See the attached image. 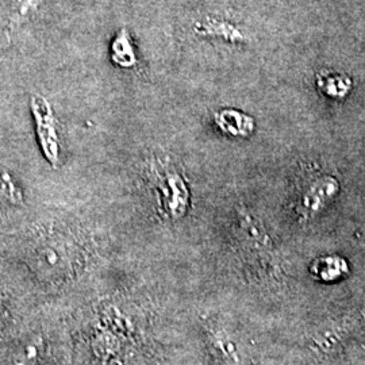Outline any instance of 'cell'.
Instances as JSON below:
<instances>
[{"mask_svg":"<svg viewBox=\"0 0 365 365\" xmlns=\"http://www.w3.org/2000/svg\"><path fill=\"white\" fill-rule=\"evenodd\" d=\"M111 58L120 68H133L137 64V56L131 42L130 33L126 27L118 31L111 43Z\"/></svg>","mask_w":365,"mask_h":365,"instance_id":"obj_8","label":"cell"},{"mask_svg":"<svg viewBox=\"0 0 365 365\" xmlns=\"http://www.w3.org/2000/svg\"><path fill=\"white\" fill-rule=\"evenodd\" d=\"M39 1H41V0H25L24 4H22V7H21L19 16H21V18H25L30 10H33V9H36V7L38 6Z\"/></svg>","mask_w":365,"mask_h":365,"instance_id":"obj_12","label":"cell"},{"mask_svg":"<svg viewBox=\"0 0 365 365\" xmlns=\"http://www.w3.org/2000/svg\"><path fill=\"white\" fill-rule=\"evenodd\" d=\"M34 344L36 342L29 344L24 348L22 352L18 353V356L14 360V365H27L30 364L33 360H36V357L38 354V349H37V345H34Z\"/></svg>","mask_w":365,"mask_h":365,"instance_id":"obj_11","label":"cell"},{"mask_svg":"<svg viewBox=\"0 0 365 365\" xmlns=\"http://www.w3.org/2000/svg\"><path fill=\"white\" fill-rule=\"evenodd\" d=\"M315 87L327 99L342 102L351 96L354 81L348 73L324 69L315 76Z\"/></svg>","mask_w":365,"mask_h":365,"instance_id":"obj_5","label":"cell"},{"mask_svg":"<svg viewBox=\"0 0 365 365\" xmlns=\"http://www.w3.org/2000/svg\"><path fill=\"white\" fill-rule=\"evenodd\" d=\"M341 191L339 180L333 175H322L307 185L299 199L298 212L303 221H312L321 215L337 199Z\"/></svg>","mask_w":365,"mask_h":365,"instance_id":"obj_2","label":"cell"},{"mask_svg":"<svg viewBox=\"0 0 365 365\" xmlns=\"http://www.w3.org/2000/svg\"><path fill=\"white\" fill-rule=\"evenodd\" d=\"M150 180L156 188L161 211L170 220L184 217L190 205V190L184 176L170 165V160L157 158L153 161Z\"/></svg>","mask_w":365,"mask_h":365,"instance_id":"obj_1","label":"cell"},{"mask_svg":"<svg viewBox=\"0 0 365 365\" xmlns=\"http://www.w3.org/2000/svg\"><path fill=\"white\" fill-rule=\"evenodd\" d=\"M196 33L203 37L222 39L232 43L245 42L244 33L230 22L221 19H207L202 24H197L195 27Z\"/></svg>","mask_w":365,"mask_h":365,"instance_id":"obj_7","label":"cell"},{"mask_svg":"<svg viewBox=\"0 0 365 365\" xmlns=\"http://www.w3.org/2000/svg\"><path fill=\"white\" fill-rule=\"evenodd\" d=\"M217 128L232 138H249L256 130V120L252 115L235 108H223L214 114Z\"/></svg>","mask_w":365,"mask_h":365,"instance_id":"obj_4","label":"cell"},{"mask_svg":"<svg viewBox=\"0 0 365 365\" xmlns=\"http://www.w3.org/2000/svg\"><path fill=\"white\" fill-rule=\"evenodd\" d=\"M0 199L14 206L21 205L24 200L22 192L7 172H0Z\"/></svg>","mask_w":365,"mask_h":365,"instance_id":"obj_10","label":"cell"},{"mask_svg":"<svg viewBox=\"0 0 365 365\" xmlns=\"http://www.w3.org/2000/svg\"><path fill=\"white\" fill-rule=\"evenodd\" d=\"M351 272L349 262L339 255L319 256L310 264V274L322 283H336Z\"/></svg>","mask_w":365,"mask_h":365,"instance_id":"obj_6","label":"cell"},{"mask_svg":"<svg viewBox=\"0 0 365 365\" xmlns=\"http://www.w3.org/2000/svg\"><path fill=\"white\" fill-rule=\"evenodd\" d=\"M218 333L220 334H212L211 342H212V346L218 352L222 353V354H218L220 359L227 364L240 365V356L237 352L235 342L227 336L221 334V331H218Z\"/></svg>","mask_w":365,"mask_h":365,"instance_id":"obj_9","label":"cell"},{"mask_svg":"<svg viewBox=\"0 0 365 365\" xmlns=\"http://www.w3.org/2000/svg\"><path fill=\"white\" fill-rule=\"evenodd\" d=\"M31 113L36 120V129L42 153L52 165L58 164V135L52 107L42 96H33L30 101Z\"/></svg>","mask_w":365,"mask_h":365,"instance_id":"obj_3","label":"cell"}]
</instances>
